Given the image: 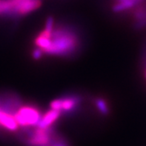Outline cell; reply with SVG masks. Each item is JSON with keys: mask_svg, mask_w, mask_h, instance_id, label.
<instances>
[{"mask_svg": "<svg viewBox=\"0 0 146 146\" xmlns=\"http://www.w3.org/2000/svg\"><path fill=\"white\" fill-rule=\"evenodd\" d=\"M50 46L43 53L56 56H69L76 50L79 39L76 33L68 28H57L52 31Z\"/></svg>", "mask_w": 146, "mask_h": 146, "instance_id": "1", "label": "cell"}, {"mask_svg": "<svg viewBox=\"0 0 146 146\" xmlns=\"http://www.w3.org/2000/svg\"><path fill=\"white\" fill-rule=\"evenodd\" d=\"M19 126L24 128L37 126L42 117L40 111L32 106H22L13 113Z\"/></svg>", "mask_w": 146, "mask_h": 146, "instance_id": "2", "label": "cell"}, {"mask_svg": "<svg viewBox=\"0 0 146 146\" xmlns=\"http://www.w3.org/2000/svg\"><path fill=\"white\" fill-rule=\"evenodd\" d=\"M28 137L25 139L28 146H51L55 138L53 129L37 127L27 133Z\"/></svg>", "mask_w": 146, "mask_h": 146, "instance_id": "3", "label": "cell"}, {"mask_svg": "<svg viewBox=\"0 0 146 146\" xmlns=\"http://www.w3.org/2000/svg\"><path fill=\"white\" fill-rule=\"evenodd\" d=\"M80 101V98L77 96H65L63 98L58 99L52 101L50 108L56 110L60 112H69L74 111Z\"/></svg>", "mask_w": 146, "mask_h": 146, "instance_id": "4", "label": "cell"}, {"mask_svg": "<svg viewBox=\"0 0 146 146\" xmlns=\"http://www.w3.org/2000/svg\"><path fill=\"white\" fill-rule=\"evenodd\" d=\"M60 114H61L60 111L50 109V111H48V112L44 113L43 116H42L39 124L37 125L36 127L42 128H50L52 124H54V122L57 120Z\"/></svg>", "mask_w": 146, "mask_h": 146, "instance_id": "5", "label": "cell"}, {"mask_svg": "<svg viewBox=\"0 0 146 146\" xmlns=\"http://www.w3.org/2000/svg\"><path fill=\"white\" fill-rule=\"evenodd\" d=\"M96 106L97 107V108L99 109V111L102 113V114H107L109 111L108 109V105L106 103V102L102 99H97L96 100Z\"/></svg>", "mask_w": 146, "mask_h": 146, "instance_id": "6", "label": "cell"}, {"mask_svg": "<svg viewBox=\"0 0 146 146\" xmlns=\"http://www.w3.org/2000/svg\"><path fill=\"white\" fill-rule=\"evenodd\" d=\"M45 30L48 31H52L54 30V19L52 17H49L46 21V25H45Z\"/></svg>", "mask_w": 146, "mask_h": 146, "instance_id": "7", "label": "cell"}, {"mask_svg": "<svg viewBox=\"0 0 146 146\" xmlns=\"http://www.w3.org/2000/svg\"><path fill=\"white\" fill-rule=\"evenodd\" d=\"M51 146H68V145H67L66 142L64 141V139L58 138V139H55Z\"/></svg>", "mask_w": 146, "mask_h": 146, "instance_id": "8", "label": "cell"}, {"mask_svg": "<svg viewBox=\"0 0 146 146\" xmlns=\"http://www.w3.org/2000/svg\"><path fill=\"white\" fill-rule=\"evenodd\" d=\"M42 54L43 52L42 51V50L39 49V48H37V49H36V50L33 51V57L35 58V59H39V58L42 56Z\"/></svg>", "mask_w": 146, "mask_h": 146, "instance_id": "9", "label": "cell"}]
</instances>
